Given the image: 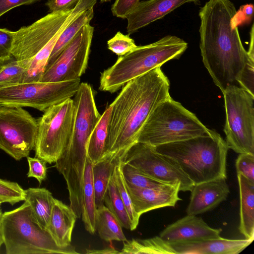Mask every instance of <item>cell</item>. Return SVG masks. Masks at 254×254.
<instances>
[{
    "label": "cell",
    "mask_w": 254,
    "mask_h": 254,
    "mask_svg": "<svg viewBox=\"0 0 254 254\" xmlns=\"http://www.w3.org/2000/svg\"><path fill=\"white\" fill-rule=\"evenodd\" d=\"M126 184L134 209L139 216L155 209L174 206L178 201L181 200L179 196V185H164L154 188H141L126 182Z\"/></svg>",
    "instance_id": "cell-15"
},
{
    "label": "cell",
    "mask_w": 254,
    "mask_h": 254,
    "mask_svg": "<svg viewBox=\"0 0 254 254\" xmlns=\"http://www.w3.org/2000/svg\"><path fill=\"white\" fill-rule=\"evenodd\" d=\"M73 97L75 111L71 136L66 148L55 162V167L66 181L69 201L77 203L83 200L88 141L101 115L88 83H80Z\"/></svg>",
    "instance_id": "cell-3"
},
{
    "label": "cell",
    "mask_w": 254,
    "mask_h": 254,
    "mask_svg": "<svg viewBox=\"0 0 254 254\" xmlns=\"http://www.w3.org/2000/svg\"><path fill=\"white\" fill-rule=\"evenodd\" d=\"M80 78L70 80L22 83L0 88V106L31 107L45 112L73 97Z\"/></svg>",
    "instance_id": "cell-10"
},
{
    "label": "cell",
    "mask_w": 254,
    "mask_h": 254,
    "mask_svg": "<svg viewBox=\"0 0 254 254\" xmlns=\"http://www.w3.org/2000/svg\"><path fill=\"white\" fill-rule=\"evenodd\" d=\"M112 0H100V1L101 2H109L111 1Z\"/></svg>",
    "instance_id": "cell-46"
},
{
    "label": "cell",
    "mask_w": 254,
    "mask_h": 254,
    "mask_svg": "<svg viewBox=\"0 0 254 254\" xmlns=\"http://www.w3.org/2000/svg\"><path fill=\"white\" fill-rule=\"evenodd\" d=\"M37 120L22 107L0 106V149L19 161L34 150Z\"/></svg>",
    "instance_id": "cell-11"
},
{
    "label": "cell",
    "mask_w": 254,
    "mask_h": 254,
    "mask_svg": "<svg viewBox=\"0 0 254 254\" xmlns=\"http://www.w3.org/2000/svg\"><path fill=\"white\" fill-rule=\"evenodd\" d=\"M127 150H120L105 153L93 164V179L97 208L104 204V198L109 181L116 167L123 160Z\"/></svg>",
    "instance_id": "cell-21"
},
{
    "label": "cell",
    "mask_w": 254,
    "mask_h": 254,
    "mask_svg": "<svg viewBox=\"0 0 254 254\" xmlns=\"http://www.w3.org/2000/svg\"><path fill=\"white\" fill-rule=\"evenodd\" d=\"M95 230L100 237L107 242H125L127 239L115 214L104 204L97 208Z\"/></svg>",
    "instance_id": "cell-25"
},
{
    "label": "cell",
    "mask_w": 254,
    "mask_h": 254,
    "mask_svg": "<svg viewBox=\"0 0 254 254\" xmlns=\"http://www.w3.org/2000/svg\"><path fill=\"white\" fill-rule=\"evenodd\" d=\"M0 205H0V217H1V214H2V211H1V207H0Z\"/></svg>",
    "instance_id": "cell-47"
},
{
    "label": "cell",
    "mask_w": 254,
    "mask_h": 254,
    "mask_svg": "<svg viewBox=\"0 0 254 254\" xmlns=\"http://www.w3.org/2000/svg\"><path fill=\"white\" fill-rule=\"evenodd\" d=\"M104 203L115 214L122 227L130 230V222L129 217L113 175L109 181Z\"/></svg>",
    "instance_id": "cell-30"
},
{
    "label": "cell",
    "mask_w": 254,
    "mask_h": 254,
    "mask_svg": "<svg viewBox=\"0 0 254 254\" xmlns=\"http://www.w3.org/2000/svg\"><path fill=\"white\" fill-rule=\"evenodd\" d=\"M2 203V202L0 200V205H1Z\"/></svg>",
    "instance_id": "cell-48"
},
{
    "label": "cell",
    "mask_w": 254,
    "mask_h": 254,
    "mask_svg": "<svg viewBox=\"0 0 254 254\" xmlns=\"http://www.w3.org/2000/svg\"><path fill=\"white\" fill-rule=\"evenodd\" d=\"M80 0H48L45 5L50 12L65 11L73 8Z\"/></svg>",
    "instance_id": "cell-41"
},
{
    "label": "cell",
    "mask_w": 254,
    "mask_h": 254,
    "mask_svg": "<svg viewBox=\"0 0 254 254\" xmlns=\"http://www.w3.org/2000/svg\"><path fill=\"white\" fill-rule=\"evenodd\" d=\"M254 241L252 239L215 238L169 243L179 254H237Z\"/></svg>",
    "instance_id": "cell-19"
},
{
    "label": "cell",
    "mask_w": 254,
    "mask_h": 254,
    "mask_svg": "<svg viewBox=\"0 0 254 254\" xmlns=\"http://www.w3.org/2000/svg\"><path fill=\"white\" fill-rule=\"evenodd\" d=\"M226 179L219 178L195 185L191 190L187 214L196 215L205 212L226 200L230 192Z\"/></svg>",
    "instance_id": "cell-18"
},
{
    "label": "cell",
    "mask_w": 254,
    "mask_h": 254,
    "mask_svg": "<svg viewBox=\"0 0 254 254\" xmlns=\"http://www.w3.org/2000/svg\"><path fill=\"white\" fill-rule=\"evenodd\" d=\"M107 46L109 50L119 57L130 52L137 47L129 35H124L120 31L107 41Z\"/></svg>",
    "instance_id": "cell-34"
},
{
    "label": "cell",
    "mask_w": 254,
    "mask_h": 254,
    "mask_svg": "<svg viewBox=\"0 0 254 254\" xmlns=\"http://www.w3.org/2000/svg\"><path fill=\"white\" fill-rule=\"evenodd\" d=\"M73 8L50 12L32 24L14 31L12 55L19 61L33 57L67 22Z\"/></svg>",
    "instance_id": "cell-14"
},
{
    "label": "cell",
    "mask_w": 254,
    "mask_h": 254,
    "mask_svg": "<svg viewBox=\"0 0 254 254\" xmlns=\"http://www.w3.org/2000/svg\"><path fill=\"white\" fill-rule=\"evenodd\" d=\"M27 160L29 165V171L27 174L28 178L33 177L37 180L40 184L47 177V167L45 161L37 157L28 156Z\"/></svg>",
    "instance_id": "cell-37"
},
{
    "label": "cell",
    "mask_w": 254,
    "mask_h": 254,
    "mask_svg": "<svg viewBox=\"0 0 254 254\" xmlns=\"http://www.w3.org/2000/svg\"><path fill=\"white\" fill-rule=\"evenodd\" d=\"M93 17L94 9L93 8H91L82 13L76 19L64 29L55 44L47 62L46 67L53 63L62 50L85 25L90 24Z\"/></svg>",
    "instance_id": "cell-27"
},
{
    "label": "cell",
    "mask_w": 254,
    "mask_h": 254,
    "mask_svg": "<svg viewBox=\"0 0 254 254\" xmlns=\"http://www.w3.org/2000/svg\"><path fill=\"white\" fill-rule=\"evenodd\" d=\"M25 200V190L17 183L0 179V200L13 205Z\"/></svg>",
    "instance_id": "cell-33"
},
{
    "label": "cell",
    "mask_w": 254,
    "mask_h": 254,
    "mask_svg": "<svg viewBox=\"0 0 254 254\" xmlns=\"http://www.w3.org/2000/svg\"><path fill=\"white\" fill-rule=\"evenodd\" d=\"M124 161L165 184L179 185L180 191H191L194 186L175 160L149 145L135 143L127 151Z\"/></svg>",
    "instance_id": "cell-12"
},
{
    "label": "cell",
    "mask_w": 254,
    "mask_h": 254,
    "mask_svg": "<svg viewBox=\"0 0 254 254\" xmlns=\"http://www.w3.org/2000/svg\"><path fill=\"white\" fill-rule=\"evenodd\" d=\"M25 201L30 204L34 218L47 229L55 201L52 193L45 188H29L25 190Z\"/></svg>",
    "instance_id": "cell-24"
},
{
    "label": "cell",
    "mask_w": 254,
    "mask_h": 254,
    "mask_svg": "<svg viewBox=\"0 0 254 254\" xmlns=\"http://www.w3.org/2000/svg\"><path fill=\"white\" fill-rule=\"evenodd\" d=\"M94 28L85 25L46 67L39 81L60 82L79 79L87 66Z\"/></svg>",
    "instance_id": "cell-13"
},
{
    "label": "cell",
    "mask_w": 254,
    "mask_h": 254,
    "mask_svg": "<svg viewBox=\"0 0 254 254\" xmlns=\"http://www.w3.org/2000/svg\"><path fill=\"white\" fill-rule=\"evenodd\" d=\"M196 117L171 97L160 103L141 128L136 142L152 147L211 134Z\"/></svg>",
    "instance_id": "cell-7"
},
{
    "label": "cell",
    "mask_w": 254,
    "mask_h": 254,
    "mask_svg": "<svg viewBox=\"0 0 254 254\" xmlns=\"http://www.w3.org/2000/svg\"><path fill=\"white\" fill-rule=\"evenodd\" d=\"M122 160L116 167L113 176L129 217L130 222V230L133 231L138 226L140 216L134 209L130 197L127 189L126 182L122 172Z\"/></svg>",
    "instance_id": "cell-32"
},
{
    "label": "cell",
    "mask_w": 254,
    "mask_h": 254,
    "mask_svg": "<svg viewBox=\"0 0 254 254\" xmlns=\"http://www.w3.org/2000/svg\"><path fill=\"white\" fill-rule=\"evenodd\" d=\"M111 112V107L110 105L101 115L88 141L87 156L93 164L100 159L105 154Z\"/></svg>",
    "instance_id": "cell-26"
},
{
    "label": "cell",
    "mask_w": 254,
    "mask_h": 254,
    "mask_svg": "<svg viewBox=\"0 0 254 254\" xmlns=\"http://www.w3.org/2000/svg\"><path fill=\"white\" fill-rule=\"evenodd\" d=\"M29 60L18 61L14 56L0 59V88L23 83Z\"/></svg>",
    "instance_id": "cell-29"
},
{
    "label": "cell",
    "mask_w": 254,
    "mask_h": 254,
    "mask_svg": "<svg viewBox=\"0 0 254 254\" xmlns=\"http://www.w3.org/2000/svg\"><path fill=\"white\" fill-rule=\"evenodd\" d=\"M121 168L126 182L134 187L154 188L167 185L147 176L136 168L125 162L124 159L121 162Z\"/></svg>",
    "instance_id": "cell-31"
},
{
    "label": "cell",
    "mask_w": 254,
    "mask_h": 254,
    "mask_svg": "<svg viewBox=\"0 0 254 254\" xmlns=\"http://www.w3.org/2000/svg\"><path fill=\"white\" fill-rule=\"evenodd\" d=\"M240 191L239 230L245 239H254V183L237 174Z\"/></svg>",
    "instance_id": "cell-22"
},
{
    "label": "cell",
    "mask_w": 254,
    "mask_h": 254,
    "mask_svg": "<svg viewBox=\"0 0 254 254\" xmlns=\"http://www.w3.org/2000/svg\"><path fill=\"white\" fill-rule=\"evenodd\" d=\"M169 89L170 81L161 67L126 83L110 104L105 154L127 150L136 143L151 112L160 103L171 97Z\"/></svg>",
    "instance_id": "cell-2"
},
{
    "label": "cell",
    "mask_w": 254,
    "mask_h": 254,
    "mask_svg": "<svg viewBox=\"0 0 254 254\" xmlns=\"http://www.w3.org/2000/svg\"><path fill=\"white\" fill-rule=\"evenodd\" d=\"M254 5L252 3L245 4L240 6L238 11L233 16L231 22L233 26L249 23L253 17Z\"/></svg>",
    "instance_id": "cell-40"
},
{
    "label": "cell",
    "mask_w": 254,
    "mask_h": 254,
    "mask_svg": "<svg viewBox=\"0 0 254 254\" xmlns=\"http://www.w3.org/2000/svg\"><path fill=\"white\" fill-rule=\"evenodd\" d=\"M188 46L183 39L173 35L165 36L148 45L137 46L130 52L120 56L101 73L99 89L114 93L130 80L171 60L179 59Z\"/></svg>",
    "instance_id": "cell-5"
},
{
    "label": "cell",
    "mask_w": 254,
    "mask_h": 254,
    "mask_svg": "<svg viewBox=\"0 0 254 254\" xmlns=\"http://www.w3.org/2000/svg\"><path fill=\"white\" fill-rule=\"evenodd\" d=\"M93 163L87 156L84 173L83 203L81 217L85 229L91 234L95 230V218L97 207L95 203V193L93 179Z\"/></svg>",
    "instance_id": "cell-23"
},
{
    "label": "cell",
    "mask_w": 254,
    "mask_h": 254,
    "mask_svg": "<svg viewBox=\"0 0 254 254\" xmlns=\"http://www.w3.org/2000/svg\"><path fill=\"white\" fill-rule=\"evenodd\" d=\"M222 93L228 148L237 153L254 155V96L236 85L228 86Z\"/></svg>",
    "instance_id": "cell-8"
},
{
    "label": "cell",
    "mask_w": 254,
    "mask_h": 254,
    "mask_svg": "<svg viewBox=\"0 0 254 254\" xmlns=\"http://www.w3.org/2000/svg\"><path fill=\"white\" fill-rule=\"evenodd\" d=\"M154 149L175 160L194 185L227 178L229 148L225 140L214 130L210 135L164 144Z\"/></svg>",
    "instance_id": "cell-4"
},
{
    "label": "cell",
    "mask_w": 254,
    "mask_h": 254,
    "mask_svg": "<svg viewBox=\"0 0 254 254\" xmlns=\"http://www.w3.org/2000/svg\"><path fill=\"white\" fill-rule=\"evenodd\" d=\"M75 106L70 98L48 108L37 119L38 133L34 148L35 157L55 163L70 139L75 117Z\"/></svg>",
    "instance_id": "cell-9"
},
{
    "label": "cell",
    "mask_w": 254,
    "mask_h": 254,
    "mask_svg": "<svg viewBox=\"0 0 254 254\" xmlns=\"http://www.w3.org/2000/svg\"><path fill=\"white\" fill-rule=\"evenodd\" d=\"M1 235L6 254H77L70 245L58 246L48 231L34 218L29 203L2 213L0 218Z\"/></svg>",
    "instance_id": "cell-6"
},
{
    "label": "cell",
    "mask_w": 254,
    "mask_h": 254,
    "mask_svg": "<svg viewBox=\"0 0 254 254\" xmlns=\"http://www.w3.org/2000/svg\"><path fill=\"white\" fill-rule=\"evenodd\" d=\"M119 254H176L170 244L159 236L146 239H134L124 242Z\"/></svg>",
    "instance_id": "cell-28"
},
{
    "label": "cell",
    "mask_w": 254,
    "mask_h": 254,
    "mask_svg": "<svg viewBox=\"0 0 254 254\" xmlns=\"http://www.w3.org/2000/svg\"><path fill=\"white\" fill-rule=\"evenodd\" d=\"M140 0H115L111 6L113 15L125 19L135 7Z\"/></svg>",
    "instance_id": "cell-38"
},
{
    "label": "cell",
    "mask_w": 254,
    "mask_h": 254,
    "mask_svg": "<svg viewBox=\"0 0 254 254\" xmlns=\"http://www.w3.org/2000/svg\"><path fill=\"white\" fill-rule=\"evenodd\" d=\"M13 32L6 28H0V59H4L12 55Z\"/></svg>",
    "instance_id": "cell-39"
},
{
    "label": "cell",
    "mask_w": 254,
    "mask_h": 254,
    "mask_svg": "<svg viewBox=\"0 0 254 254\" xmlns=\"http://www.w3.org/2000/svg\"><path fill=\"white\" fill-rule=\"evenodd\" d=\"M221 229L210 227L200 217L188 214L168 226L159 237L169 243L215 238L220 237Z\"/></svg>",
    "instance_id": "cell-17"
},
{
    "label": "cell",
    "mask_w": 254,
    "mask_h": 254,
    "mask_svg": "<svg viewBox=\"0 0 254 254\" xmlns=\"http://www.w3.org/2000/svg\"><path fill=\"white\" fill-rule=\"evenodd\" d=\"M237 82L241 87L254 96V59H250L246 64Z\"/></svg>",
    "instance_id": "cell-36"
},
{
    "label": "cell",
    "mask_w": 254,
    "mask_h": 254,
    "mask_svg": "<svg viewBox=\"0 0 254 254\" xmlns=\"http://www.w3.org/2000/svg\"><path fill=\"white\" fill-rule=\"evenodd\" d=\"M235 165L237 174H241L254 183V155L240 154Z\"/></svg>",
    "instance_id": "cell-35"
},
{
    "label": "cell",
    "mask_w": 254,
    "mask_h": 254,
    "mask_svg": "<svg viewBox=\"0 0 254 254\" xmlns=\"http://www.w3.org/2000/svg\"><path fill=\"white\" fill-rule=\"evenodd\" d=\"M236 11L230 0H209L198 12L202 62L222 93L235 85L246 64L253 59L243 46L238 27L232 25Z\"/></svg>",
    "instance_id": "cell-1"
},
{
    "label": "cell",
    "mask_w": 254,
    "mask_h": 254,
    "mask_svg": "<svg viewBox=\"0 0 254 254\" xmlns=\"http://www.w3.org/2000/svg\"><path fill=\"white\" fill-rule=\"evenodd\" d=\"M119 252L116 250L113 247H109L101 250H86V254H119Z\"/></svg>",
    "instance_id": "cell-43"
},
{
    "label": "cell",
    "mask_w": 254,
    "mask_h": 254,
    "mask_svg": "<svg viewBox=\"0 0 254 254\" xmlns=\"http://www.w3.org/2000/svg\"><path fill=\"white\" fill-rule=\"evenodd\" d=\"M250 43L249 50L247 51L249 57L254 59V25L252 24L250 32Z\"/></svg>",
    "instance_id": "cell-44"
},
{
    "label": "cell",
    "mask_w": 254,
    "mask_h": 254,
    "mask_svg": "<svg viewBox=\"0 0 254 254\" xmlns=\"http://www.w3.org/2000/svg\"><path fill=\"white\" fill-rule=\"evenodd\" d=\"M77 217L69 206L55 198L47 230L56 244L62 247L70 245Z\"/></svg>",
    "instance_id": "cell-20"
},
{
    "label": "cell",
    "mask_w": 254,
    "mask_h": 254,
    "mask_svg": "<svg viewBox=\"0 0 254 254\" xmlns=\"http://www.w3.org/2000/svg\"><path fill=\"white\" fill-rule=\"evenodd\" d=\"M200 4L199 0H146L140 1L126 16L127 32L131 35L139 29L161 19L186 3Z\"/></svg>",
    "instance_id": "cell-16"
},
{
    "label": "cell",
    "mask_w": 254,
    "mask_h": 254,
    "mask_svg": "<svg viewBox=\"0 0 254 254\" xmlns=\"http://www.w3.org/2000/svg\"><path fill=\"white\" fill-rule=\"evenodd\" d=\"M2 244H3V242H2V240L1 235L0 226V249L1 246Z\"/></svg>",
    "instance_id": "cell-45"
},
{
    "label": "cell",
    "mask_w": 254,
    "mask_h": 254,
    "mask_svg": "<svg viewBox=\"0 0 254 254\" xmlns=\"http://www.w3.org/2000/svg\"><path fill=\"white\" fill-rule=\"evenodd\" d=\"M41 0H0V17L16 7L29 5Z\"/></svg>",
    "instance_id": "cell-42"
}]
</instances>
